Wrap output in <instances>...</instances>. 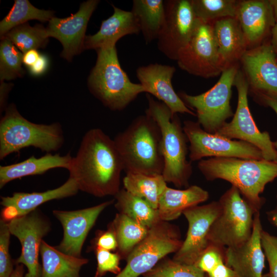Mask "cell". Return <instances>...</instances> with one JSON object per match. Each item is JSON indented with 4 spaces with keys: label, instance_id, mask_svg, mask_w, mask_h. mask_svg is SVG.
Instances as JSON below:
<instances>
[{
    "label": "cell",
    "instance_id": "1",
    "mask_svg": "<svg viewBox=\"0 0 277 277\" xmlns=\"http://www.w3.org/2000/svg\"><path fill=\"white\" fill-rule=\"evenodd\" d=\"M67 170L79 190L95 197L115 196L121 189L123 163L114 140L101 129L85 134Z\"/></svg>",
    "mask_w": 277,
    "mask_h": 277
},
{
    "label": "cell",
    "instance_id": "2",
    "mask_svg": "<svg viewBox=\"0 0 277 277\" xmlns=\"http://www.w3.org/2000/svg\"><path fill=\"white\" fill-rule=\"evenodd\" d=\"M197 167L208 181L222 179L230 183L257 211L265 202L260 194L277 177V163L263 159L211 157L200 160Z\"/></svg>",
    "mask_w": 277,
    "mask_h": 277
},
{
    "label": "cell",
    "instance_id": "3",
    "mask_svg": "<svg viewBox=\"0 0 277 277\" xmlns=\"http://www.w3.org/2000/svg\"><path fill=\"white\" fill-rule=\"evenodd\" d=\"M113 140L126 174L162 175L161 133L150 116L145 113L135 117Z\"/></svg>",
    "mask_w": 277,
    "mask_h": 277
},
{
    "label": "cell",
    "instance_id": "4",
    "mask_svg": "<svg viewBox=\"0 0 277 277\" xmlns=\"http://www.w3.org/2000/svg\"><path fill=\"white\" fill-rule=\"evenodd\" d=\"M148 107L145 113L150 116L159 126L162 137L164 158L162 176L167 183L176 187H187L192 173V167L187 160V137L177 114L172 115L170 109L162 102L146 95Z\"/></svg>",
    "mask_w": 277,
    "mask_h": 277
},
{
    "label": "cell",
    "instance_id": "5",
    "mask_svg": "<svg viewBox=\"0 0 277 277\" xmlns=\"http://www.w3.org/2000/svg\"><path fill=\"white\" fill-rule=\"evenodd\" d=\"M97 58L88 78L91 93L113 111L126 108L145 92L140 84L132 83L119 62L115 46L97 49Z\"/></svg>",
    "mask_w": 277,
    "mask_h": 277
},
{
    "label": "cell",
    "instance_id": "6",
    "mask_svg": "<svg viewBox=\"0 0 277 277\" xmlns=\"http://www.w3.org/2000/svg\"><path fill=\"white\" fill-rule=\"evenodd\" d=\"M64 142L63 132L59 123H32L24 117L13 104L5 109L0 121L1 160L28 147L49 153L58 150Z\"/></svg>",
    "mask_w": 277,
    "mask_h": 277
},
{
    "label": "cell",
    "instance_id": "7",
    "mask_svg": "<svg viewBox=\"0 0 277 277\" xmlns=\"http://www.w3.org/2000/svg\"><path fill=\"white\" fill-rule=\"evenodd\" d=\"M220 211L210 228L209 244L224 248L239 246L251 235L256 212L232 186L220 198ZM226 247V248H227Z\"/></svg>",
    "mask_w": 277,
    "mask_h": 277
},
{
    "label": "cell",
    "instance_id": "8",
    "mask_svg": "<svg viewBox=\"0 0 277 277\" xmlns=\"http://www.w3.org/2000/svg\"><path fill=\"white\" fill-rule=\"evenodd\" d=\"M236 64L228 66L217 82L208 91L196 95L184 92L178 93L187 107L195 109L197 122L209 133H215L228 118L233 116L230 102L239 70Z\"/></svg>",
    "mask_w": 277,
    "mask_h": 277
},
{
    "label": "cell",
    "instance_id": "9",
    "mask_svg": "<svg viewBox=\"0 0 277 277\" xmlns=\"http://www.w3.org/2000/svg\"><path fill=\"white\" fill-rule=\"evenodd\" d=\"M183 242L177 226L159 221L132 250L126 260L125 267L115 277H138L144 274L168 254L177 252Z\"/></svg>",
    "mask_w": 277,
    "mask_h": 277
},
{
    "label": "cell",
    "instance_id": "10",
    "mask_svg": "<svg viewBox=\"0 0 277 277\" xmlns=\"http://www.w3.org/2000/svg\"><path fill=\"white\" fill-rule=\"evenodd\" d=\"M238 100L236 111L230 122H226L215 133L227 138L238 139L257 147L264 159L274 161L276 151L273 142L267 131H261L257 127L248 106L249 86L242 70L239 69L234 82Z\"/></svg>",
    "mask_w": 277,
    "mask_h": 277
},
{
    "label": "cell",
    "instance_id": "11",
    "mask_svg": "<svg viewBox=\"0 0 277 277\" xmlns=\"http://www.w3.org/2000/svg\"><path fill=\"white\" fill-rule=\"evenodd\" d=\"M176 61L181 69L203 78L218 76L228 67L219 54L211 23L200 20L191 38L179 51Z\"/></svg>",
    "mask_w": 277,
    "mask_h": 277
},
{
    "label": "cell",
    "instance_id": "12",
    "mask_svg": "<svg viewBox=\"0 0 277 277\" xmlns=\"http://www.w3.org/2000/svg\"><path fill=\"white\" fill-rule=\"evenodd\" d=\"M183 130L189 142V157L191 161L204 157H238L263 159L261 151L254 145L241 140H230L204 130L197 122H184Z\"/></svg>",
    "mask_w": 277,
    "mask_h": 277
},
{
    "label": "cell",
    "instance_id": "13",
    "mask_svg": "<svg viewBox=\"0 0 277 277\" xmlns=\"http://www.w3.org/2000/svg\"><path fill=\"white\" fill-rule=\"evenodd\" d=\"M165 23L157 39L158 49L168 58L176 61L179 51L187 44L200 19L190 0L164 1Z\"/></svg>",
    "mask_w": 277,
    "mask_h": 277
},
{
    "label": "cell",
    "instance_id": "14",
    "mask_svg": "<svg viewBox=\"0 0 277 277\" xmlns=\"http://www.w3.org/2000/svg\"><path fill=\"white\" fill-rule=\"evenodd\" d=\"M11 234L20 242L22 252L15 264H23L27 268L25 277H41L39 263L40 247L43 238L51 229L49 221L36 209L8 222Z\"/></svg>",
    "mask_w": 277,
    "mask_h": 277
},
{
    "label": "cell",
    "instance_id": "15",
    "mask_svg": "<svg viewBox=\"0 0 277 277\" xmlns=\"http://www.w3.org/2000/svg\"><path fill=\"white\" fill-rule=\"evenodd\" d=\"M220 211L218 201L196 205L183 213L188 223L185 240L172 260L182 264L194 265L209 243L207 236L214 220Z\"/></svg>",
    "mask_w": 277,
    "mask_h": 277
},
{
    "label": "cell",
    "instance_id": "16",
    "mask_svg": "<svg viewBox=\"0 0 277 277\" xmlns=\"http://www.w3.org/2000/svg\"><path fill=\"white\" fill-rule=\"evenodd\" d=\"M100 1L88 0L81 3L77 12L65 18L52 17L46 30L49 37L58 40L63 46L61 56L71 61L84 50L88 22Z\"/></svg>",
    "mask_w": 277,
    "mask_h": 277
},
{
    "label": "cell",
    "instance_id": "17",
    "mask_svg": "<svg viewBox=\"0 0 277 277\" xmlns=\"http://www.w3.org/2000/svg\"><path fill=\"white\" fill-rule=\"evenodd\" d=\"M114 201L75 211L53 210V214L63 229V239L56 248L65 254L81 257L82 247L90 230L101 212Z\"/></svg>",
    "mask_w": 277,
    "mask_h": 277
},
{
    "label": "cell",
    "instance_id": "18",
    "mask_svg": "<svg viewBox=\"0 0 277 277\" xmlns=\"http://www.w3.org/2000/svg\"><path fill=\"white\" fill-rule=\"evenodd\" d=\"M271 44L247 49L240 61L253 94L277 95V58Z\"/></svg>",
    "mask_w": 277,
    "mask_h": 277
},
{
    "label": "cell",
    "instance_id": "19",
    "mask_svg": "<svg viewBox=\"0 0 277 277\" xmlns=\"http://www.w3.org/2000/svg\"><path fill=\"white\" fill-rule=\"evenodd\" d=\"M175 71L174 66L154 63L138 67L136 74L145 92L166 105L172 115L180 113L196 116L173 89L172 78Z\"/></svg>",
    "mask_w": 277,
    "mask_h": 277
},
{
    "label": "cell",
    "instance_id": "20",
    "mask_svg": "<svg viewBox=\"0 0 277 277\" xmlns=\"http://www.w3.org/2000/svg\"><path fill=\"white\" fill-rule=\"evenodd\" d=\"M262 230L258 211L254 214L252 231L249 239L239 246L225 249V264L240 277H262L263 275L265 256L261 242Z\"/></svg>",
    "mask_w": 277,
    "mask_h": 277
},
{
    "label": "cell",
    "instance_id": "21",
    "mask_svg": "<svg viewBox=\"0 0 277 277\" xmlns=\"http://www.w3.org/2000/svg\"><path fill=\"white\" fill-rule=\"evenodd\" d=\"M78 190L75 181L69 177L65 183L53 189L38 192H17L11 196H2L1 220L8 222L36 210L47 202L74 195Z\"/></svg>",
    "mask_w": 277,
    "mask_h": 277
},
{
    "label": "cell",
    "instance_id": "22",
    "mask_svg": "<svg viewBox=\"0 0 277 277\" xmlns=\"http://www.w3.org/2000/svg\"><path fill=\"white\" fill-rule=\"evenodd\" d=\"M235 17L249 49L258 46L276 22L269 0L238 1Z\"/></svg>",
    "mask_w": 277,
    "mask_h": 277
},
{
    "label": "cell",
    "instance_id": "23",
    "mask_svg": "<svg viewBox=\"0 0 277 277\" xmlns=\"http://www.w3.org/2000/svg\"><path fill=\"white\" fill-rule=\"evenodd\" d=\"M112 15L102 22L99 30L93 35H86L84 50L97 49L115 46L116 42L127 35L138 34L141 29L131 12L120 9L113 5Z\"/></svg>",
    "mask_w": 277,
    "mask_h": 277
},
{
    "label": "cell",
    "instance_id": "24",
    "mask_svg": "<svg viewBox=\"0 0 277 277\" xmlns=\"http://www.w3.org/2000/svg\"><path fill=\"white\" fill-rule=\"evenodd\" d=\"M219 54L227 66L240 61L248 46L241 25L235 17H224L211 23Z\"/></svg>",
    "mask_w": 277,
    "mask_h": 277
},
{
    "label": "cell",
    "instance_id": "25",
    "mask_svg": "<svg viewBox=\"0 0 277 277\" xmlns=\"http://www.w3.org/2000/svg\"><path fill=\"white\" fill-rule=\"evenodd\" d=\"M209 196L207 191L197 185L183 190L167 186L159 202L157 211L160 219L167 222L175 220L186 209L205 202Z\"/></svg>",
    "mask_w": 277,
    "mask_h": 277
},
{
    "label": "cell",
    "instance_id": "26",
    "mask_svg": "<svg viewBox=\"0 0 277 277\" xmlns=\"http://www.w3.org/2000/svg\"><path fill=\"white\" fill-rule=\"evenodd\" d=\"M72 158L69 153L65 155L47 153L40 157L32 156L21 162L1 166L0 188L13 180L27 176L42 174L53 168L68 169Z\"/></svg>",
    "mask_w": 277,
    "mask_h": 277
},
{
    "label": "cell",
    "instance_id": "27",
    "mask_svg": "<svg viewBox=\"0 0 277 277\" xmlns=\"http://www.w3.org/2000/svg\"><path fill=\"white\" fill-rule=\"evenodd\" d=\"M41 277H81L80 270L89 260L65 254L43 240L40 247Z\"/></svg>",
    "mask_w": 277,
    "mask_h": 277
},
{
    "label": "cell",
    "instance_id": "28",
    "mask_svg": "<svg viewBox=\"0 0 277 277\" xmlns=\"http://www.w3.org/2000/svg\"><path fill=\"white\" fill-rule=\"evenodd\" d=\"M131 11L138 22L146 43L157 40L165 23L164 1L134 0Z\"/></svg>",
    "mask_w": 277,
    "mask_h": 277
},
{
    "label": "cell",
    "instance_id": "29",
    "mask_svg": "<svg viewBox=\"0 0 277 277\" xmlns=\"http://www.w3.org/2000/svg\"><path fill=\"white\" fill-rule=\"evenodd\" d=\"M108 226L112 229L116 237V252L121 259L125 260L146 236L149 230V228L120 213L116 214Z\"/></svg>",
    "mask_w": 277,
    "mask_h": 277
},
{
    "label": "cell",
    "instance_id": "30",
    "mask_svg": "<svg viewBox=\"0 0 277 277\" xmlns=\"http://www.w3.org/2000/svg\"><path fill=\"white\" fill-rule=\"evenodd\" d=\"M123 183L126 190L144 199L155 209H157L160 197L167 186L162 175L126 173Z\"/></svg>",
    "mask_w": 277,
    "mask_h": 277
},
{
    "label": "cell",
    "instance_id": "31",
    "mask_svg": "<svg viewBox=\"0 0 277 277\" xmlns=\"http://www.w3.org/2000/svg\"><path fill=\"white\" fill-rule=\"evenodd\" d=\"M114 196L116 201L115 207L118 213L124 214L149 228L161 220L157 209L124 188L121 189Z\"/></svg>",
    "mask_w": 277,
    "mask_h": 277
},
{
    "label": "cell",
    "instance_id": "32",
    "mask_svg": "<svg viewBox=\"0 0 277 277\" xmlns=\"http://www.w3.org/2000/svg\"><path fill=\"white\" fill-rule=\"evenodd\" d=\"M54 13L51 10L39 9L28 0H15L9 13L0 22L1 37L13 28L29 20L49 22L54 17Z\"/></svg>",
    "mask_w": 277,
    "mask_h": 277
},
{
    "label": "cell",
    "instance_id": "33",
    "mask_svg": "<svg viewBox=\"0 0 277 277\" xmlns=\"http://www.w3.org/2000/svg\"><path fill=\"white\" fill-rule=\"evenodd\" d=\"M9 39L23 54L46 47L49 41L46 28L41 24L31 26L28 23L18 26L3 37Z\"/></svg>",
    "mask_w": 277,
    "mask_h": 277
},
{
    "label": "cell",
    "instance_id": "34",
    "mask_svg": "<svg viewBox=\"0 0 277 277\" xmlns=\"http://www.w3.org/2000/svg\"><path fill=\"white\" fill-rule=\"evenodd\" d=\"M190 1L196 16L202 22L212 23L222 18L235 16L238 1Z\"/></svg>",
    "mask_w": 277,
    "mask_h": 277
},
{
    "label": "cell",
    "instance_id": "35",
    "mask_svg": "<svg viewBox=\"0 0 277 277\" xmlns=\"http://www.w3.org/2000/svg\"><path fill=\"white\" fill-rule=\"evenodd\" d=\"M0 44V80L10 81L23 76V53L6 38H1Z\"/></svg>",
    "mask_w": 277,
    "mask_h": 277
},
{
    "label": "cell",
    "instance_id": "36",
    "mask_svg": "<svg viewBox=\"0 0 277 277\" xmlns=\"http://www.w3.org/2000/svg\"><path fill=\"white\" fill-rule=\"evenodd\" d=\"M143 277H205L204 272L192 265L180 263L164 258Z\"/></svg>",
    "mask_w": 277,
    "mask_h": 277
},
{
    "label": "cell",
    "instance_id": "37",
    "mask_svg": "<svg viewBox=\"0 0 277 277\" xmlns=\"http://www.w3.org/2000/svg\"><path fill=\"white\" fill-rule=\"evenodd\" d=\"M8 222H0V277H10L14 268L9 253L10 235Z\"/></svg>",
    "mask_w": 277,
    "mask_h": 277
},
{
    "label": "cell",
    "instance_id": "38",
    "mask_svg": "<svg viewBox=\"0 0 277 277\" xmlns=\"http://www.w3.org/2000/svg\"><path fill=\"white\" fill-rule=\"evenodd\" d=\"M95 254L97 267L94 277H103L107 272L116 275L122 271L120 267V255L110 251L95 248L93 250Z\"/></svg>",
    "mask_w": 277,
    "mask_h": 277
},
{
    "label": "cell",
    "instance_id": "39",
    "mask_svg": "<svg viewBox=\"0 0 277 277\" xmlns=\"http://www.w3.org/2000/svg\"><path fill=\"white\" fill-rule=\"evenodd\" d=\"M224 251L223 247L209 244L194 265L204 273H208L219 264L225 262Z\"/></svg>",
    "mask_w": 277,
    "mask_h": 277
},
{
    "label": "cell",
    "instance_id": "40",
    "mask_svg": "<svg viewBox=\"0 0 277 277\" xmlns=\"http://www.w3.org/2000/svg\"><path fill=\"white\" fill-rule=\"evenodd\" d=\"M261 245L269 265V271L262 277H277V236L262 230Z\"/></svg>",
    "mask_w": 277,
    "mask_h": 277
},
{
    "label": "cell",
    "instance_id": "41",
    "mask_svg": "<svg viewBox=\"0 0 277 277\" xmlns=\"http://www.w3.org/2000/svg\"><path fill=\"white\" fill-rule=\"evenodd\" d=\"M117 244L115 235L112 229L108 226L106 231L98 230L95 238L91 241L90 249L98 248L108 251L117 249Z\"/></svg>",
    "mask_w": 277,
    "mask_h": 277
},
{
    "label": "cell",
    "instance_id": "42",
    "mask_svg": "<svg viewBox=\"0 0 277 277\" xmlns=\"http://www.w3.org/2000/svg\"><path fill=\"white\" fill-rule=\"evenodd\" d=\"M253 97L258 102L271 108L277 115V95L258 93L253 94ZM273 145L276 153L274 162L277 163V139Z\"/></svg>",
    "mask_w": 277,
    "mask_h": 277
},
{
    "label": "cell",
    "instance_id": "43",
    "mask_svg": "<svg viewBox=\"0 0 277 277\" xmlns=\"http://www.w3.org/2000/svg\"><path fill=\"white\" fill-rule=\"evenodd\" d=\"M49 65V60L45 54H40L35 63L29 67L30 73L33 76H39L47 70Z\"/></svg>",
    "mask_w": 277,
    "mask_h": 277
},
{
    "label": "cell",
    "instance_id": "44",
    "mask_svg": "<svg viewBox=\"0 0 277 277\" xmlns=\"http://www.w3.org/2000/svg\"><path fill=\"white\" fill-rule=\"evenodd\" d=\"M207 274L208 277H240L234 270L227 266L225 262L219 264Z\"/></svg>",
    "mask_w": 277,
    "mask_h": 277
},
{
    "label": "cell",
    "instance_id": "45",
    "mask_svg": "<svg viewBox=\"0 0 277 277\" xmlns=\"http://www.w3.org/2000/svg\"><path fill=\"white\" fill-rule=\"evenodd\" d=\"M39 55L36 49L30 50L23 54V63L29 68L35 63Z\"/></svg>",
    "mask_w": 277,
    "mask_h": 277
},
{
    "label": "cell",
    "instance_id": "46",
    "mask_svg": "<svg viewBox=\"0 0 277 277\" xmlns=\"http://www.w3.org/2000/svg\"><path fill=\"white\" fill-rule=\"evenodd\" d=\"M2 83V82H1ZM10 87L2 82L1 85V109H3L5 106L7 94L9 92Z\"/></svg>",
    "mask_w": 277,
    "mask_h": 277
},
{
    "label": "cell",
    "instance_id": "47",
    "mask_svg": "<svg viewBox=\"0 0 277 277\" xmlns=\"http://www.w3.org/2000/svg\"><path fill=\"white\" fill-rule=\"evenodd\" d=\"M24 265L23 264H15L14 269L10 277H25Z\"/></svg>",
    "mask_w": 277,
    "mask_h": 277
},
{
    "label": "cell",
    "instance_id": "48",
    "mask_svg": "<svg viewBox=\"0 0 277 277\" xmlns=\"http://www.w3.org/2000/svg\"><path fill=\"white\" fill-rule=\"evenodd\" d=\"M267 217L269 222L273 226L277 227V208L270 210L266 212Z\"/></svg>",
    "mask_w": 277,
    "mask_h": 277
},
{
    "label": "cell",
    "instance_id": "49",
    "mask_svg": "<svg viewBox=\"0 0 277 277\" xmlns=\"http://www.w3.org/2000/svg\"><path fill=\"white\" fill-rule=\"evenodd\" d=\"M272 39L271 45L277 55V21L271 30Z\"/></svg>",
    "mask_w": 277,
    "mask_h": 277
},
{
    "label": "cell",
    "instance_id": "50",
    "mask_svg": "<svg viewBox=\"0 0 277 277\" xmlns=\"http://www.w3.org/2000/svg\"><path fill=\"white\" fill-rule=\"evenodd\" d=\"M269 2L272 6L274 17L277 21V0H269Z\"/></svg>",
    "mask_w": 277,
    "mask_h": 277
},
{
    "label": "cell",
    "instance_id": "51",
    "mask_svg": "<svg viewBox=\"0 0 277 277\" xmlns=\"http://www.w3.org/2000/svg\"><path fill=\"white\" fill-rule=\"evenodd\" d=\"M276 200H277V195H276ZM275 208H277V204H276V206Z\"/></svg>",
    "mask_w": 277,
    "mask_h": 277
}]
</instances>
